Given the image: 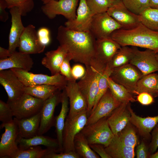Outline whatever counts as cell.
Returning <instances> with one entry per match:
<instances>
[{"label": "cell", "instance_id": "1", "mask_svg": "<svg viewBox=\"0 0 158 158\" xmlns=\"http://www.w3.org/2000/svg\"><path fill=\"white\" fill-rule=\"evenodd\" d=\"M56 39L66 48L71 60L86 65L95 58L96 39L90 31H76L61 25Z\"/></svg>", "mask_w": 158, "mask_h": 158}, {"label": "cell", "instance_id": "2", "mask_svg": "<svg viewBox=\"0 0 158 158\" xmlns=\"http://www.w3.org/2000/svg\"><path fill=\"white\" fill-rule=\"evenodd\" d=\"M110 37L121 46L139 47L158 54V31L148 28L141 23L131 29L116 30Z\"/></svg>", "mask_w": 158, "mask_h": 158}, {"label": "cell", "instance_id": "3", "mask_svg": "<svg viewBox=\"0 0 158 158\" xmlns=\"http://www.w3.org/2000/svg\"><path fill=\"white\" fill-rule=\"evenodd\" d=\"M107 65L97 59L94 58L89 64L85 65V74L77 82L87 101L88 116L94 107L99 80Z\"/></svg>", "mask_w": 158, "mask_h": 158}, {"label": "cell", "instance_id": "4", "mask_svg": "<svg viewBox=\"0 0 158 158\" xmlns=\"http://www.w3.org/2000/svg\"><path fill=\"white\" fill-rule=\"evenodd\" d=\"M11 69L25 87L49 85L58 87L63 90L65 88L68 81L60 73L49 76L42 74H34L19 69Z\"/></svg>", "mask_w": 158, "mask_h": 158}, {"label": "cell", "instance_id": "5", "mask_svg": "<svg viewBox=\"0 0 158 158\" xmlns=\"http://www.w3.org/2000/svg\"><path fill=\"white\" fill-rule=\"evenodd\" d=\"M107 117L86 125L81 131L89 144H100L106 147L110 143L114 135L109 126Z\"/></svg>", "mask_w": 158, "mask_h": 158}, {"label": "cell", "instance_id": "6", "mask_svg": "<svg viewBox=\"0 0 158 158\" xmlns=\"http://www.w3.org/2000/svg\"><path fill=\"white\" fill-rule=\"evenodd\" d=\"M88 117L87 110L73 117L67 116L63 131L62 152L75 151V137L86 125Z\"/></svg>", "mask_w": 158, "mask_h": 158}, {"label": "cell", "instance_id": "7", "mask_svg": "<svg viewBox=\"0 0 158 158\" xmlns=\"http://www.w3.org/2000/svg\"><path fill=\"white\" fill-rule=\"evenodd\" d=\"M44 101L24 93L9 104L15 118L21 119L31 117L40 112Z\"/></svg>", "mask_w": 158, "mask_h": 158}, {"label": "cell", "instance_id": "8", "mask_svg": "<svg viewBox=\"0 0 158 158\" xmlns=\"http://www.w3.org/2000/svg\"><path fill=\"white\" fill-rule=\"evenodd\" d=\"M142 76L139 70L129 63L112 70L109 77L124 87L133 95L138 81Z\"/></svg>", "mask_w": 158, "mask_h": 158}, {"label": "cell", "instance_id": "9", "mask_svg": "<svg viewBox=\"0 0 158 158\" xmlns=\"http://www.w3.org/2000/svg\"><path fill=\"white\" fill-rule=\"evenodd\" d=\"M78 1L79 0H53L44 4L41 9L43 13L50 19L60 15L68 20H72L76 17Z\"/></svg>", "mask_w": 158, "mask_h": 158}, {"label": "cell", "instance_id": "10", "mask_svg": "<svg viewBox=\"0 0 158 158\" xmlns=\"http://www.w3.org/2000/svg\"><path fill=\"white\" fill-rule=\"evenodd\" d=\"M122 28L107 12L93 16L89 31L98 39L110 37L114 31Z\"/></svg>", "mask_w": 158, "mask_h": 158}, {"label": "cell", "instance_id": "11", "mask_svg": "<svg viewBox=\"0 0 158 158\" xmlns=\"http://www.w3.org/2000/svg\"><path fill=\"white\" fill-rule=\"evenodd\" d=\"M4 128L5 131L1 135L0 142V158H9L19 149L17 142L18 130L14 120L10 123H2L0 128Z\"/></svg>", "mask_w": 158, "mask_h": 158}, {"label": "cell", "instance_id": "12", "mask_svg": "<svg viewBox=\"0 0 158 158\" xmlns=\"http://www.w3.org/2000/svg\"><path fill=\"white\" fill-rule=\"evenodd\" d=\"M61 90H59L50 97L44 101L40 112V123L38 135H43L54 126V116L56 106L61 102Z\"/></svg>", "mask_w": 158, "mask_h": 158}, {"label": "cell", "instance_id": "13", "mask_svg": "<svg viewBox=\"0 0 158 158\" xmlns=\"http://www.w3.org/2000/svg\"><path fill=\"white\" fill-rule=\"evenodd\" d=\"M107 12L121 25L122 29H131L140 23L138 15L129 11L121 0H115Z\"/></svg>", "mask_w": 158, "mask_h": 158}, {"label": "cell", "instance_id": "14", "mask_svg": "<svg viewBox=\"0 0 158 158\" xmlns=\"http://www.w3.org/2000/svg\"><path fill=\"white\" fill-rule=\"evenodd\" d=\"M121 104L113 96L109 88L88 116L86 125L108 117Z\"/></svg>", "mask_w": 158, "mask_h": 158}, {"label": "cell", "instance_id": "15", "mask_svg": "<svg viewBox=\"0 0 158 158\" xmlns=\"http://www.w3.org/2000/svg\"><path fill=\"white\" fill-rule=\"evenodd\" d=\"M133 50L130 63L139 70L142 76L158 71V61L153 51L148 49L141 51L135 48Z\"/></svg>", "mask_w": 158, "mask_h": 158}, {"label": "cell", "instance_id": "16", "mask_svg": "<svg viewBox=\"0 0 158 158\" xmlns=\"http://www.w3.org/2000/svg\"><path fill=\"white\" fill-rule=\"evenodd\" d=\"M0 83L7 93V102L16 100L24 93L25 86L11 69L0 71Z\"/></svg>", "mask_w": 158, "mask_h": 158}, {"label": "cell", "instance_id": "17", "mask_svg": "<svg viewBox=\"0 0 158 158\" xmlns=\"http://www.w3.org/2000/svg\"><path fill=\"white\" fill-rule=\"evenodd\" d=\"M45 47L40 42L35 26L29 24L25 27L20 38V52L28 54H40Z\"/></svg>", "mask_w": 158, "mask_h": 158}, {"label": "cell", "instance_id": "18", "mask_svg": "<svg viewBox=\"0 0 158 158\" xmlns=\"http://www.w3.org/2000/svg\"><path fill=\"white\" fill-rule=\"evenodd\" d=\"M70 104L67 116L72 117L87 110L86 99L76 81H68L65 88Z\"/></svg>", "mask_w": 158, "mask_h": 158}, {"label": "cell", "instance_id": "19", "mask_svg": "<svg viewBox=\"0 0 158 158\" xmlns=\"http://www.w3.org/2000/svg\"><path fill=\"white\" fill-rule=\"evenodd\" d=\"M93 16L86 0H80L76 17L74 19L67 20L64 23L65 26L76 31H89Z\"/></svg>", "mask_w": 158, "mask_h": 158}, {"label": "cell", "instance_id": "20", "mask_svg": "<svg viewBox=\"0 0 158 158\" xmlns=\"http://www.w3.org/2000/svg\"><path fill=\"white\" fill-rule=\"evenodd\" d=\"M11 17V25L9 36L8 49L11 54L16 51L19 46L20 38L25 27L21 20V12L16 7L10 9Z\"/></svg>", "mask_w": 158, "mask_h": 158}, {"label": "cell", "instance_id": "21", "mask_svg": "<svg viewBox=\"0 0 158 158\" xmlns=\"http://www.w3.org/2000/svg\"><path fill=\"white\" fill-rule=\"evenodd\" d=\"M129 103L121 104L107 118L109 126L114 135H117L130 122Z\"/></svg>", "mask_w": 158, "mask_h": 158}, {"label": "cell", "instance_id": "22", "mask_svg": "<svg viewBox=\"0 0 158 158\" xmlns=\"http://www.w3.org/2000/svg\"><path fill=\"white\" fill-rule=\"evenodd\" d=\"M121 47L110 37L96 39L95 57L107 64Z\"/></svg>", "mask_w": 158, "mask_h": 158}, {"label": "cell", "instance_id": "23", "mask_svg": "<svg viewBox=\"0 0 158 158\" xmlns=\"http://www.w3.org/2000/svg\"><path fill=\"white\" fill-rule=\"evenodd\" d=\"M33 64L30 54L16 51L8 58L0 60V71L16 68L29 71Z\"/></svg>", "mask_w": 158, "mask_h": 158}, {"label": "cell", "instance_id": "24", "mask_svg": "<svg viewBox=\"0 0 158 158\" xmlns=\"http://www.w3.org/2000/svg\"><path fill=\"white\" fill-rule=\"evenodd\" d=\"M68 53L66 48L60 45L54 50L47 52L41 63L50 72L51 75L60 73L61 66Z\"/></svg>", "mask_w": 158, "mask_h": 158}, {"label": "cell", "instance_id": "25", "mask_svg": "<svg viewBox=\"0 0 158 158\" xmlns=\"http://www.w3.org/2000/svg\"><path fill=\"white\" fill-rule=\"evenodd\" d=\"M17 142L19 148L21 150L42 145L56 152H61L57 139L44 136L43 135H38L29 138H25L18 136Z\"/></svg>", "mask_w": 158, "mask_h": 158}, {"label": "cell", "instance_id": "26", "mask_svg": "<svg viewBox=\"0 0 158 158\" xmlns=\"http://www.w3.org/2000/svg\"><path fill=\"white\" fill-rule=\"evenodd\" d=\"M40 112L31 117L13 120L18 128L19 136L25 138H32L38 135L40 123Z\"/></svg>", "mask_w": 158, "mask_h": 158}, {"label": "cell", "instance_id": "27", "mask_svg": "<svg viewBox=\"0 0 158 158\" xmlns=\"http://www.w3.org/2000/svg\"><path fill=\"white\" fill-rule=\"evenodd\" d=\"M128 109L131 116L130 123L138 129L140 134L144 137H148L150 133L158 124V115L153 117H142L137 115L131 107L130 102Z\"/></svg>", "mask_w": 158, "mask_h": 158}, {"label": "cell", "instance_id": "28", "mask_svg": "<svg viewBox=\"0 0 158 158\" xmlns=\"http://www.w3.org/2000/svg\"><path fill=\"white\" fill-rule=\"evenodd\" d=\"M61 92V104L60 111L55 118L54 126L56 128L57 139L59 145L61 152L63 151V134L65 121L69 110L68 99L65 88Z\"/></svg>", "mask_w": 158, "mask_h": 158}, {"label": "cell", "instance_id": "29", "mask_svg": "<svg viewBox=\"0 0 158 158\" xmlns=\"http://www.w3.org/2000/svg\"><path fill=\"white\" fill-rule=\"evenodd\" d=\"M134 147L122 144L117 135H114L110 143L105 149L111 158H133L135 154Z\"/></svg>", "mask_w": 158, "mask_h": 158}, {"label": "cell", "instance_id": "30", "mask_svg": "<svg viewBox=\"0 0 158 158\" xmlns=\"http://www.w3.org/2000/svg\"><path fill=\"white\" fill-rule=\"evenodd\" d=\"M158 85V74L153 73L143 76L137 82L134 95L147 92L156 97Z\"/></svg>", "mask_w": 158, "mask_h": 158}, {"label": "cell", "instance_id": "31", "mask_svg": "<svg viewBox=\"0 0 158 158\" xmlns=\"http://www.w3.org/2000/svg\"><path fill=\"white\" fill-rule=\"evenodd\" d=\"M61 90L58 87L49 85H42L25 87L24 93L45 101L57 91Z\"/></svg>", "mask_w": 158, "mask_h": 158}, {"label": "cell", "instance_id": "32", "mask_svg": "<svg viewBox=\"0 0 158 158\" xmlns=\"http://www.w3.org/2000/svg\"><path fill=\"white\" fill-rule=\"evenodd\" d=\"M74 142L75 151L80 158L100 157L91 149L87 140L81 132L78 133L75 137Z\"/></svg>", "mask_w": 158, "mask_h": 158}, {"label": "cell", "instance_id": "33", "mask_svg": "<svg viewBox=\"0 0 158 158\" xmlns=\"http://www.w3.org/2000/svg\"><path fill=\"white\" fill-rule=\"evenodd\" d=\"M133 53V48L128 46H121L107 65L112 70L128 64Z\"/></svg>", "mask_w": 158, "mask_h": 158}, {"label": "cell", "instance_id": "34", "mask_svg": "<svg viewBox=\"0 0 158 158\" xmlns=\"http://www.w3.org/2000/svg\"><path fill=\"white\" fill-rule=\"evenodd\" d=\"M109 88L113 96L121 103L133 102L136 101L127 89L123 85L116 83L110 77L108 79Z\"/></svg>", "mask_w": 158, "mask_h": 158}, {"label": "cell", "instance_id": "35", "mask_svg": "<svg viewBox=\"0 0 158 158\" xmlns=\"http://www.w3.org/2000/svg\"><path fill=\"white\" fill-rule=\"evenodd\" d=\"M139 21L148 28L158 31V8H149L138 15Z\"/></svg>", "mask_w": 158, "mask_h": 158}, {"label": "cell", "instance_id": "36", "mask_svg": "<svg viewBox=\"0 0 158 158\" xmlns=\"http://www.w3.org/2000/svg\"><path fill=\"white\" fill-rule=\"evenodd\" d=\"M51 151H53L47 148L42 149L40 146H37L24 150L19 149L9 158H44Z\"/></svg>", "mask_w": 158, "mask_h": 158}, {"label": "cell", "instance_id": "37", "mask_svg": "<svg viewBox=\"0 0 158 158\" xmlns=\"http://www.w3.org/2000/svg\"><path fill=\"white\" fill-rule=\"evenodd\" d=\"M120 142L124 145L135 148L138 140L135 129L130 122L117 135Z\"/></svg>", "mask_w": 158, "mask_h": 158}, {"label": "cell", "instance_id": "38", "mask_svg": "<svg viewBox=\"0 0 158 158\" xmlns=\"http://www.w3.org/2000/svg\"><path fill=\"white\" fill-rule=\"evenodd\" d=\"M92 14L95 15L107 12L114 1L111 0H86Z\"/></svg>", "mask_w": 158, "mask_h": 158}, {"label": "cell", "instance_id": "39", "mask_svg": "<svg viewBox=\"0 0 158 158\" xmlns=\"http://www.w3.org/2000/svg\"><path fill=\"white\" fill-rule=\"evenodd\" d=\"M126 8L132 13L139 15L150 7L149 0H121Z\"/></svg>", "mask_w": 158, "mask_h": 158}, {"label": "cell", "instance_id": "40", "mask_svg": "<svg viewBox=\"0 0 158 158\" xmlns=\"http://www.w3.org/2000/svg\"><path fill=\"white\" fill-rule=\"evenodd\" d=\"M7 4V8L13 7L18 8L21 12L22 16H25L31 11L34 8V0H5Z\"/></svg>", "mask_w": 158, "mask_h": 158}, {"label": "cell", "instance_id": "41", "mask_svg": "<svg viewBox=\"0 0 158 158\" xmlns=\"http://www.w3.org/2000/svg\"><path fill=\"white\" fill-rule=\"evenodd\" d=\"M112 70L107 64L106 68L99 80L98 94L94 107L91 111L95 108L99 100L109 89L108 79L110 77Z\"/></svg>", "mask_w": 158, "mask_h": 158}, {"label": "cell", "instance_id": "42", "mask_svg": "<svg viewBox=\"0 0 158 158\" xmlns=\"http://www.w3.org/2000/svg\"><path fill=\"white\" fill-rule=\"evenodd\" d=\"M12 110L9 104L0 100V121L2 123H10L13 121Z\"/></svg>", "mask_w": 158, "mask_h": 158}, {"label": "cell", "instance_id": "43", "mask_svg": "<svg viewBox=\"0 0 158 158\" xmlns=\"http://www.w3.org/2000/svg\"><path fill=\"white\" fill-rule=\"evenodd\" d=\"M71 60L70 57L67 54L61 66L60 73L65 77L67 81H76L72 75L70 63Z\"/></svg>", "mask_w": 158, "mask_h": 158}, {"label": "cell", "instance_id": "44", "mask_svg": "<svg viewBox=\"0 0 158 158\" xmlns=\"http://www.w3.org/2000/svg\"><path fill=\"white\" fill-rule=\"evenodd\" d=\"M51 151L45 156L44 158H80L79 155L75 151H71L68 152H60L59 153Z\"/></svg>", "mask_w": 158, "mask_h": 158}, {"label": "cell", "instance_id": "45", "mask_svg": "<svg viewBox=\"0 0 158 158\" xmlns=\"http://www.w3.org/2000/svg\"><path fill=\"white\" fill-rule=\"evenodd\" d=\"M39 41L42 45L46 47L51 42L50 31L46 28L42 27L37 31Z\"/></svg>", "mask_w": 158, "mask_h": 158}, {"label": "cell", "instance_id": "46", "mask_svg": "<svg viewBox=\"0 0 158 158\" xmlns=\"http://www.w3.org/2000/svg\"><path fill=\"white\" fill-rule=\"evenodd\" d=\"M152 138L149 146V152L151 154L154 153L158 148V124L152 130Z\"/></svg>", "mask_w": 158, "mask_h": 158}, {"label": "cell", "instance_id": "47", "mask_svg": "<svg viewBox=\"0 0 158 158\" xmlns=\"http://www.w3.org/2000/svg\"><path fill=\"white\" fill-rule=\"evenodd\" d=\"M136 100L143 105H149L154 102V97L150 94L142 92L137 95Z\"/></svg>", "mask_w": 158, "mask_h": 158}, {"label": "cell", "instance_id": "48", "mask_svg": "<svg viewBox=\"0 0 158 158\" xmlns=\"http://www.w3.org/2000/svg\"><path fill=\"white\" fill-rule=\"evenodd\" d=\"M149 148H148L145 141L142 140L139 144L136 149V156L137 158H146L150 157Z\"/></svg>", "mask_w": 158, "mask_h": 158}, {"label": "cell", "instance_id": "49", "mask_svg": "<svg viewBox=\"0 0 158 158\" xmlns=\"http://www.w3.org/2000/svg\"><path fill=\"white\" fill-rule=\"evenodd\" d=\"M91 149L102 158H111L106 152L104 146L101 144H89Z\"/></svg>", "mask_w": 158, "mask_h": 158}, {"label": "cell", "instance_id": "50", "mask_svg": "<svg viewBox=\"0 0 158 158\" xmlns=\"http://www.w3.org/2000/svg\"><path fill=\"white\" fill-rule=\"evenodd\" d=\"M86 69L83 66L80 64H76L72 68L73 76L75 80L81 78L85 75Z\"/></svg>", "mask_w": 158, "mask_h": 158}, {"label": "cell", "instance_id": "51", "mask_svg": "<svg viewBox=\"0 0 158 158\" xmlns=\"http://www.w3.org/2000/svg\"><path fill=\"white\" fill-rule=\"evenodd\" d=\"M8 6L5 0H0V20L5 22L9 18L8 13L6 11Z\"/></svg>", "mask_w": 158, "mask_h": 158}, {"label": "cell", "instance_id": "52", "mask_svg": "<svg viewBox=\"0 0 158 158\" xmlns=\"http://www.w3.org/2000/svg\"><path fill=\"white\" fill-rule=\"evenodd\" d=\"M11 55L8 49H6L2 47H0V59H5L10 57Z\"/></svg>", "mask_w": 158, "mask_h": 158}, {"label": "cell", "instance_id": "53", "mask_svg": "<svg viewBox=\"0 0 158 158\" xmlns=\"http://www.w3.org/2000/svg\"><path fill=\"white\" fill-rule=\"evenodd\" d=\"M150 7L158 8V0H149Z\"/></svg>", "mask_w": 158, "mask_h": 158}, {"label": "cell", "instance_id": "54", "mask_svg": "<svg viewBox=\"0 0 158 158\" xmlns=\"http://www.w3.org/2000/svg\"><path fill=\"white\" fill-rule=\"evenodd\" d=\"M149 157L150 158H158V150L156 152L151 154Z\"/></svg>", "mask_w": 158, "mask_h": 158}, {"label": "cell", "instance_id": "55", "mask_svg": "<svg viewBox=\"0 0 158 158\" xmlns=\"http://www.w3.org/2000/svg\"><path fill=\"white\" fill-rule=\"evenodd\" d=\"M42 2L43 4H46L49 1L53 0H40Z\"/></svg>", "mask_w": 158, "mask_h": 158}, {"label": "cell", "instance_id": "56", "mask_svg": "<svg viewBox=\"0 0 158 158\" xmlns=\"http://www.w3.org/2000/svg\"><path fill=\"white\" fill-rule=\"evenodd\" d=\"M156 57L157 60L158 61V54H156Z\"/></svg>", "mask_w": 158, "mask_h": 158}, {"label": "cell", "instance_id": "57", "mask_svg": "<svg viewBox=\"0 0 158 158\" xmlns=\"http://www.w3.org/2000/svg\"><path fill=\"white\" fill-rule=\"evenodd\" d=\"M157 97L158 96V85L157 88Z\"/></svg>", "mask_w": 158, "mask_h": 158}, {"label": "cell", "instance_id": "58", "mask_svg": "<svg viewBox=\"0 0 158 158\" xmlns=\"http://www.w3.org/2000/svg\"><path fill=\"white\" fill-rule=\"evenodd\" d=\"M113 0V1H114V0Z\"/></svg>", "mask_w": 158, "mask_h": 158}]
</instances>
